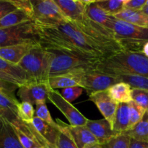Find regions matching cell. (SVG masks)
<instances>
[{
    "label": "cell",
    "mask_w": 148,
    "mask_h": 148,
    "mask_svg": "<svg viewBox=\"0 0 148 148\" xmlns=\"http://www.w3.org/2000/svg\"><path fill=\"white\" fill-rule=\"evenodd\" d=\"M33 23L39 44L46 49L66 51L101 60L107 59L102 49L73 21L55 25Z\"/></svg>",
    "instance_id": "obj_1"
},
{
    "label": "cell",
    "mask_w": 148,
    "mask_h": 148,
    "mask_svg": "<svg viewBox=\"0 0 148 148\" xmlns=\"http://www.w3.org/2000/svg\"><path fill=\"white\" fill-rule=\"evenodd\" d=\"M96 69L114 76L148 77V57L141 52L121 51L101 60Z\"/></svg>",
    "instance_id": "obj_2"
},
{
    "label": "cell",
    "mask_w": 148,
    "mask_h": 148,
    "mask_svg": "<svg viewBox=\"0 0 148 148\" xmlns=\"http://www.w3.org/2000/svg\"><path fill=\"white\" fill-rule=\"evenodd\" d=\"M43 49H46L50 54L49 77L76 71L88 72L95 70L101 61L97 58L88 57L66 51L46 48Z\"/></svg>",
    "instance_id": "obj_3"
},
{
    "label": "cell",
    "mask_w": 148,
    "mask_h": 148,
    "mask_svg": "<svg viewBox=\"0 0 148 148\" xmlns=\"http://www.w3.org/2000/svg\"><path fill=\"white\" fill-rule=\"evenodd\" d=\"M18 65L33 80L47 81L50 72V54L38 42L23 58Z\"/></svg>",
    "instance_id": "obj_4"
},
{
    "label": "cell",
    "mask_w": 148,
    "mask_h": 148,
    "mask_svg": "<svg viewBox=\"0 0 148 148\" xmlns=\"http://www.w3.org/2000/svg\"><path fill=\"white\" fill-rule=\"evenodd\" d=\"M36 43H38V38L32 20L12 27L0 29V48Z\"/></svg>",
    "instance_id": "obj_5"
},
{
    "label": "cell",
    "mask_w": 148,
    "mask_h": 148,
    "mask_svg": "<svg viewBox=\"0 0 148 148\" xmlns=\"http://www.w3.org/2000/svg\"><path fill=\"white\" fill-rule=\"evenodd\" d=\"M32 21L43 25H55L69 21L54 0H33Z\"/></svg>",
    "instance_id": "obj_6"
},
{
    "label": "cell",
    "mask_w": 148,
    "mask_h": 148,
    "mask_svg": "<svg viewBox=\"0 0 148 148\" xmlns=\"http://www.w3.org/2000/svg\"><path fill=\"white\" fill-rule=\"evenodd\" d=\"M111 30L124 47L126 43H145L148 42V28L140 27L115 17H113Z\"/></svg>",
    "instance_id": "obj_7"
},
{
    "label": "cell",
    "mask_w": 148,
    "mask_h": 148,
    "mask_svg": "<svg viewBox=\"0 0 148 148\" xmlns=\"http://www.w3.org/2000/svg\"><path fill=\"white\" fill-rule=\"evenodd\" d=\"M120 82L118 76L108 75L100 71H88L85 72L79 87L85 89L89 95L95 92L107 90L112 85Z\"/></svg>",
    "instance_id": "obj_8"
},
{
    "label": "cell",
    "mask_w": 148,
    "mask_h": 148,
    "mask_svg": "<svg viewBox=\"0 0 148 148\" xmlns=\"http://www.w3.org/2000/svg\"><path fill=\"white\" fill-rule=\"evenodd\" d=\"M51 88L47 81H32L22 85L17 90V95L22 102L36 105L38 102H46Z\"/></svg>",
    "instance_id": "obj_9"
},
{
    "label": "cell",
    "mask_w": 148,
    "mask_h": 148,
    "mask_svg": "<svg viewBox=\"0 0 148 148\" xmlns=\"http://www.w3.org/2000/svg\"><path fill=\"white\" fill-rule=\"evenodd\" d=\"M48 100L53 103L62 114L72 126H85L88 119L85 118L71 103L68 102L59 91L51 90L48 95Z\"/></svg>",
    "instance_id": "obj_10"
},
{
    "label": "cell",
    "mask_w": 148,
    "mask_h": 148,
    "mask_svg": "<svg viewBox=\"0 0 148 148\" xmlns=\"http://www.w3.org/2000/svg\"><path fill=\"white\" fill-rule=\"evenodd\" d=\"M59 130L70 136L78 148H84L90 144L98 143L95 136L86 126H72L66 124L59 119L55 120Z\"/></svg>",
    "instance_id": "obj_11"
},
{
    "label": "cell",
    "mask_w": 148,
    "mask_h": 148,
    "mask_svg": "<svg viewBox=\"0 0 148 148\" xmlns=\"http://www.w3.org/2000/svg\"><path fill=\"white\" fill-rule=\"evenodd\" d=\"M89 101L95 104L113 130L119 103L109 95L107 90L95 92L89 95Z\"/></svg>",
    "instance_id": "obj_12"
},
{
    "label": "cell",
    "mask_w": 148,
    "mask_h": 148,
    "mask_svg": "<svg viewBox=\"0 0 148 148\" xmlns=\"http://www.w3.org/2000/svg\"><path fill=\"white\" fill-rule=\"evenodd\" d=\"M66 18L70 21L79 22L87 17L85 0H54Z\"/></svg>",
    "instance_id": "obj_13"
},
{
    "label": "cell",
    "mask_w": 148,
    "mask_h": 148,
    "mask_svg": "<svg viewBox=\"0 0 148 148\" xmlns=\"http://www.w3.org/2000/svg\"><path fill=\"white\" fill-rule=\"evenodd\" d=\"M85 71L71 72L57 76L50 77L48 79L49 85L52 90L64 89L71 87L79 86Z\"/></svg>",
    "instance_id": "obj_14"
},
{
    "label": "cell",
    "mask_w": 148,
    "mask_h": 148,
    "mask_svg": "<svg viewBox=\"0 0 148 148\" xmlns=\"http://www.w3.org/2000/svg\"><path fill=\"white\" fill-rule=\"evenodd\" d=\"M85 126L95 136L98 143H100L101 145L106 143L111 137L117 134L112 130L110 124L105 119L100 120L88 119Z\"/></svg>",
    "instance_id": "obj_15"
},
{
    "label": "cell",
    "mask_w": 148,
    "mask_h": 148,
    "mask_svg": "<svg viewBox=\"0 0 148 148\" xmlns=\"http://www.w3.org/2000/svg\"><path fill=\"white\" fill-rule=\"evenodd\" d=\"M36 43H24L1 47L0 58L12 64H18L23 58Z\"/></svg>",
    "instance_id": "obj_16"
},
{
    "label": "cell",
    "mask_w": 148,
    "mask_h": 148,
    "mask_svg": "<svg viewBox=\"0 0 148 148\" xmlns=\"http://www.w3.org/2000/svg\"><path fill=\"white\" fill-rule=\"evenodd\" d=\"M0 148H24L11 123L3 117H0Z\"/></svg>",
    "instance_id": "obj_17"
},
{
    "label": "cell",
    "mask_w": 148,
    "mask_h": 148,
    "mask_svg": "<svg viewBox=\"0 0 148 148\" xmlns=\"http://www.w3.org/2000/svg\"><path fill=\"white\" fill-rule=\"evenodd\" d=\"M85 3H86L85 14L87 17L94 23L101 25L103 27L111 30V22L114 16L107 14L101 7H98L95 1L85 0Z\"/></svg>",
    "instance_id": "obj_18"
},
{
    "label": "cell",
    "mask_w": 148,
    "mask_h": 148,
    "mask_svg": "<svg viewBox=\"0 0 148 148\" xmlns=\"http://www.w3.org/2000/svg\"><path fill=\"white\" fill-rule=\"evenodd\" d=\"M32 124L43 139L48 147L56 148V140L59 133V129L51 127L36 116L34 117Z\"/></svg>",
    "instance_id": "obj_19"
},
{
    "label": "cell",
    "mask_w": 148,
    "mask_h": 148,
    "mask_svg": "<svg viewBox=\"0 0 148 148\" xmlns=\"http://www.w3.org/2000/svg\"><path fill=\"white\" fill-rule=\"evenodd\" d=\"M107 92L118 103H129L132 101V88L124 82L112 85L107 90Z\"/></svg>",
    "instance_id": "obj_20"
},
{
    "label": "cell",
    "mask_w": 148,
    "mask_h": 148,
    "mask_svg": "<svg viewBox=\"0 0 148 148\" xmlns=\"http://www.w3.org/2000/svg\"><path fill=\"white\" fill-rule=\"evenodd\" d=\"M0 70L18 80L22 85L34 81L18 64H12L0 58Z\"/></svg>",
    "instance_id": "obj_21"
},
{
    "label": "cell",
    "mask_w": 148,
    "mask_h": 148,
    "mask_svg": "<svg viewBox=\"0 0 148 148\" xmlns=\"http://www.w3.org/2000/svg\"><path fill=\"white\" fill-rule=\"evenodd\" d=\"M113 130L116 134H121L130 130L129 103H119Z\"/></svg>",
    "instance_id": "obj_22"
},
{
    "label": "cell",
    "mask_w": 148,
    "mask_h": 148,
    "mask_svg": "<svg viewBox=\"0 0 148 148\" xmlns=\"http://www.w3.org/2000/svg\"><path fill=\"white\" fill-rule=\"evenodd\" d=\"M116 18L128 22L140 27L148 28V15L143 11L124 9L123 11L114 16Z\"/></svg>",
    "instance_id": "obj_23"
},
{
    "label": "cell",
    "mask_w": 148,
    "mask_h": 148,
    "mask_svg": "<svg viewBox=\"0 0 148 148\" xmlns=\"http://www.w3.org/2000/svg\"><path fill=\"white\" fill-rule=\"evenodd\" d=\"M30 20H32L27 13L23 10H16L0 19V29L12 27Z\"/></svg>",
    "instance_id": "obj_24"
},
{
    "label": "cell",
    "mask_w": 148,
    "mask_h": 148,
    "mask_svg": "<svg viewBox=\"0 0 148 148\" xmlns=\"http://www.w3.org/2000/svg\"><path fill=\"white\" fill-rule=\"evenodd\" d=\"M133 140L148 143V112L146 111L141 121L132 129L126 132Z\"/></svg>",
    "instance_id": "obj_25"
},
{
    "label": "cell",
    "mask_w": 148,
    "mask_h": 148,
    "mask_svg": "<svg viewBox=\"0 0 148 148\" xmlns=\"http://www.w3.org/2000/svg\"><path fill=\"white\" fill-rule=\"evenodd\" d=\"M95 2L98 7L111 16H114L125 9V0H102L95 1Z\"/></svg>",
    "instance_id": "obj_26"
},
{
    "label": "cell",
    "mask_w": 148,
    "mask_h": 148,
    "mask_svg": "<svg viewBox=\"0 0 148 148\" xmlns=\"http://www.w3.org/2000/svg\"><path fill=\"white\" fill-rule=\"evenodd\" d=\"M118 77L120 82H124L129 84L132 88H137L148 91V77L139 75H121Z\"/></svg>",
    "instance_id": "obj_27"
},
{
    "label": "cell",
    "mask_w": 148,
    "mask_h": 148,
    "mask_svg": "<svg viewBox=\"0 0 148 148\" xmlns=\"http://www.w3.org/2000/svg\"><path fill=\"white\" fill-rule=\"evenodd\" d=\"M131 137L127 132L117 134L104 143L102 148H130Z\"/></svg>",
    "instance_id": "obj_28"
},
{
    "label": "cell",
    "mask_w": 148,
    "mask_h": 148,
    "mask_svg": "<svg viewBox=\"0 0 148 148\" xmlns=\"http://www.w3.org/2000/svg\"><path fill=\"white\" fill-rule=\"evenodd\" d=\"M36 114L33 105L27 102H20L17 105V116L25 123H32Z\"/></svg>",
    "instance_id": "obj_29"
},
{
    "label": "cell",
    "mask_w": 148,
    "mask_h": 148,
    "mask_svg": "<svg viewBox=\"0 0 148 148\" xmlns=\"http://www.w3.org/2000/svg\"><path fill=\"white\" fill-rule=\"evenodd\" d=\"M36 116L51 127L59 129L56 121H54L51 116L46 102H38L36 104Z\"/></svg>",
    "instance_id": "obj_30"
},
{
    "label": "cell",
    "mask_w": 148,
    "mask_h": 148,
    "mask_svg": "<svg viewBox=\"0 0 148 148\" xmlns=\"http://www.w3.org/2000/svg\"><path fill=\"white\" fill-rule=\"evenodd\" d=\"M129 108H130V130H131L141 121L147 111L137 105L133 101L129 103Z\"/></svg>",
    "instance_id": "obj_31"
},
{
    "label": "cell",
    "mask_w": 148,
    "mask_h": 148,
    "mask_svg": "<svg viewBox=\"0 0 148 148\" xmlns=\"http://www.w3.org/2000/svg\"><path fill=\"white\" fill-rule=\"evenodd\" d=\"M132 101L147 111L148 108V91L132 88Z\"/></svg>",
    "instance_id": "obj_32"
},
{
    "label": "cell",
    "mask_w": 148,
    "mask_h": 148,
    "mask_svg": "<svg viewBox=\"0 0 148 148\" xmlns=\"http://www.w3.org/2000/svg\"><path fill=\"white\" fill-rule=\"evenodd\" d=\"M17 99L9 98V97L0 94V107L6 111L13 113L17 116V105L19 104ZM18 117V116H17Z\"/></svg>",
    "instance_id": "obj_33"
},
{
    "label": "cell",
    "mask_w": 148,
    "mask_h": 148,
    "mask_svg": "<svg viewBox=\"0 0 148 148\" xmlns=\"http://www.w3.org/2000/svg\"><path fill=\"white\" fill-rule=\"evenodd\" d=\"M82 91H83V89L81 87L75 86L62 89L60 94L66 101L71 103L79 98L82 94Z\"/></svg>",
    "instance_id": "obj_34"
},
{
    "label": "cell",
    "mask_w": 148,
    "mask_h": 148,
    "mask_svg": "<svg viewBox=\"0 0 148 148\" xmlns=\"http://www.w3.org/2000/svg\"><path fill=\"white\" fill-rule=\"evenodd\" d=\"M19 88L20 87L15 84L11 83V82L0 79V94L1 95L16 99L14 92L18 90Z\"/></svg>",
    "instance_id": "obj_35"
},
{
    "label": "cell",
    "mask_w": 148,
    "mask_h": 148,
    "mask_svg": "<svg viewBox=\"0 0 148 148\" xmlns=\"http://www.w3.org/2000/svg\"><path fill=\"white\" fill-rule=\"evenodd\" d=\"M56 148H78L70 136L59 131L56 144Z\"/></svg>",
    "instance_id": "obj_36"
},
{
    "label": "cell",
    "mask_w": 148,
    "mask_h": 148,
    "mask_svg": "<svg viewBox=\"0 0 148 148\" xmlns=\"http://www.w3.org/2000/svg\"><path fill=\"white\" fill-rule=\"evenodd\" d=\"M10 1L17 10L25 11L29 14L31 18L32 13H33V6H32L31 1L30 0H10Z\"/></svg>",
    "instance_id": "obj_37"
},
{
    "label": "cell",
    "mask_w": 148,
    "mask_h": 148,
    "mask_svg": "<svg viewBox=\"0 0 148 148\" xmlns=\"http://www.w3.org/2000/svg\"><path fill=\"white\" fill-rule=\"evenodd\" d=\"M17 10L10 0H0V19Z\"/></svg>",
    "instance_id": "obj_38"
},
{
    "label": "cell",
    "mask_w": 148,
    "mask_h": 148,
    "mask_svg": "<svg viewBox=\"0 0 148 148\" xmlns=\"http://www.w3.org/2000/svg\"><path fill=\"white\" fill-rule=\"evenodd\" d=\"M147 0H125V9L136 11H141L145 6Z\"/></svg>",
    "instance_id": "obj_39"
},
{
    "label": "cell",
    "mask_w": 148,
    "mask_h": 148,
    "mask_svg": "<svg viewBox=\"0 0 148 148\" xmlns=\"http://www.w3.org/2000/svg\"><path fill=\"white\" fill-rule=\"evenodd\" d=\"M0 117H3V118L6 119L7 120H8L10 123L13 122L15 120L18 119V117L14 114L13 113L10 112V111H6L4 108H2L1 107H0Z\"/></svg>",
    "instance_id": "obj_40"
},
{
    "label": "cell",
    "mask_w": 148,
    "mask_h": 148,
    "mask_svg": "<svg viewBox=\"0 0 148 148\" xmlns=\"http://www.w3.org/2000/svg\"><path fill=\"white\" fill-rule=\"evenodd\" d=\"M0 79H3V80L7 81V82H11V83L15 84V85H18L19 87H20L23 85L20 82H19L18 80H17L16 79H14V78L10 76V75H7V74L4 73V72H2V71H1V70H0Z\"/></svg>",
    "instance_id": "obj_41"
},
{
    "label": "cell",
    "mask_w": 148,
    "mask_h": 148,
    "mask_svg": "<svg viewBox=\"0 0 148 148\" xmlns=\"http://www.w3.org/2000/svg\"><path fill=\"white\" fill-rule=\"evenodd\" d=\"M130 148H148V143L137 141L131 138Z\"/></svg>",
    "instance_id": "obj_42"
},
{
    "label": "cell",
    "mask_w": 148,
    "mask_h": 148,
    "mask_svg": "<svg viewBox=\"0 0 148 148\" xmlns=\"http://www.w3.org/2000/svg\"><path fill=\"white\" fill-rule=\"evenodd\" d=\"M84 148H102V145L100 143H93V144H90L85 146Z\"/></svg>",
    "instance_id": "obj_43"
},
{
    "label": "cell",
    "mask_w": 148,
    "mask_h": 148,
    "mask_svg": "<svg viewBox=\"0 0 148 148\" xmlns=\"http://www.w3.org/2000/svg\"><path fill=\"white\" fill-rule=\"evenodd\" d=\"M143 53H144L147 57H148V42H147V43L144 45V46H143Z\"/></svg>",
    "instance_id": "obj_44"
},
{
    "label": "cell",
    "mask_w": 148,
    "mask_h": 148,
    "mask_svg": "<svg viewBox=\"0 0 148 148\" xmlns=\"http://www.w3.org/2000/svg\"><path fill=\"white\" fill-rule=\"evenodd\" d=\"M142 11H143V12L145 13L146 14H147V15H148V7H147V6H145V7H143V10H142Z\"/></svg>",
    "instance_id": "obj_45"
},
{
    "label": "cell",
    "mask_w": 148,
    "mask_h": 148,
    "mask_svg": "<svg viewBox=\"0 0 148 148\" xmlns=\"http://www.w3.org/2000/svg\"><path fill=\"white\" fill-rule=\"evenodd\" d=\"M34 148H48V147H36Z\"/></svg>",
    "instance_id": "obj_46"
},
{
    "label": "cell",
    "mask_w": 148,
    "mask_h": 148,
    "mask_svg": "<svg viewBox=\"0 0 148 148\" xmlns=\"http://www.w3.org/2000/svg\"><path fill=\"white\" fill-rule=\"evenodd\" d=\"M145 6H147V7H148V0H147V2H146Z\"/></svg>",
    "instance_id": "obj_47"
},
{
    "label": "cell",
    "mask_w": 148,
    "mask_h": 148,
    "mask_svg": "<svg viewBox=\"0 0 148 148\" xmlns=\"http://www.w3.org/2000/svg\"><path fill=\"white\" fill-rule=\"evenodd\" d=\"M147 112H148V108H147Z\"/></svg>",
    "instance_id": "obj_48"
}]
</instances>
